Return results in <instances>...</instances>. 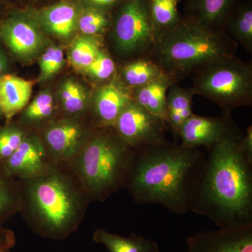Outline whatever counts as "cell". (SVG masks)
Masks as SVG:
<instances>
[{
    "mask_svg": "<svg viewBox=\"0 0 252 252\" xmlns=\"http://www.w3.org/2000/svg\"><path fill=\"white\" fill-rule=\"evenodd\" d=\"M205 153L167 140L135 149L124 187L136 203L158 204L184 215L190 211Z\"/></svg>",
    "mask_w": 252,
    "mask_h": 252,
    "instance_id": "obj_2",
    "label": "cell"
},
{
    "mask_svg": "<svg viewBox=\"0 0 252 252\" xmlns=\"http://www.w3.org/2000/svg\"><path fill=\"white\" fill-rule=\"evenodd\" d=\"M84 72L93 80L98 82L107 81L116 73L115 63L108 53L102 49Z\"/></svg>",
    "mask_w": 252,
    "mask_h": 252,
    "instance_id": "obj_31",
    "label": "cell"
},
{
    "mask_svg": "<svg viewBox=\"0 0 252 252\" xmlns=\"http://www.w3.org/2000/svg\"><path fill=\"white\" fill-rule=\"evenodd\" d=\"M194 94L220 106L223 112L252 104V66L236 56L208 63L193 74Z\"/></svg>",
    "mask_w": 252,
    "mask_h": 252,
    "instance_id": "obj_6",
    "label": "cell"
},
{
    "mask_svg": "<svg viewBox=\"0 0 252 252\" xmlns=\"http://www.w3.org/2000/svg\"><path fill=\"white\" fill-rule=\"evenodd\" d=\"M5 0H0V22L2 21L9 13L6 11Z\"/></svg>",
    "mask_w": 252,
    "mask_h": 252,
    "instance_id": "obj_36",
    "label": "cell"
},
{
    "mask_svg": "<svg viewBox=\"0 0 252 252\" xmlns=\"http://www.w3.org/2000/svg\"><path fill=\"white\" fill-rule=\"evenodd\" d=\"M32 92L31 81L9 73L0 77V108L6 124L28 105Z\"/></svg>",
    "mask_w": 252,
    "mask_h": 252,
    "instance_id": "obj_17",
    "label": "cell"
},
{
    "mask_svg": "<svg viewBox=\"0 0 252 252\" xmlns=\"http://www.w3.org/2000/svg\"><path fill=\"white\" fill-rule=\"evenodd\" d=\"M59 163L51 157L40 137L27 135L17 150L0 167L17 180H28L49 174Z\"/></svg>",
    "mask_w": 252,
    "mask_h": 252,
    "instance_id": "obj_10",
    "label": "cell"
},
{
    "mask_svg": "<svg viewBox=\"0 0 252 252\" xmlns=\"http://www.w3.org/2000/svg\"><path fill=\"white\" fill-rule=\"evenodd\" d=\"M124 0H79V2L83 6L96 8L111 11L112 9H117Z\"/></svg>",
    "mask_w": 252,
    "mask_h": 252,
    "instance_id": "obj_32",
    "label": "cell"
},
{
    "mask_svg": "<svg viewBox=\"0 0 252 252\" xmlns=\"http://www.w3.org/2000/svg\"><path fill=\"white\" fill-rule=\"evenodd\" d=\"M241 148L248 161L252 164V126L247 130L246 135H243L241 142Z\"/></svg>",
    "mask_w": 252,
    "mask_h": 252,
    "instance_id": "obj_34",
    "label": "cell"
},
{
    "mask_svg": "<svg viewBox=\"0 0 252 252\" xmlns=\"http://www.w3.org/2000/svg\"><path fill=\"white\" fill-rule=\"evenodd\" d=\"M151 14L157 32L172 29L180 22L178 0H151Z\"/></svg>",
    "mask_w": 252,
    "mask_h": 252,
    "instance_id": "obj_27",
    "label": "cell"
},
{
    "mask_svg": "<svg viewBox=\"0 0 252 252\" xmlns=\"http://www.w3.org/2000/svg\"><path fill=\"white\" fill-rule=\"evenodd\" d=\"M67 164L59 163L42 177L20 180L19 211L32 229L63 240L77 229L91 201Z\"/></svg>",
    "mask_w": 252,
    "mask_h": 252,
    "instance_id": "obj_3",
    "label": "cell"
},
{
    "mask_svg": "<svg viewBox=\"0 0 252 252\" xmlns=\"http://www.w3.org/2000/svg\"><path fill=\"white\" fill-rule=\"evenodd\" d=\"M99 36H78L69 49V62L77 70L84 72L89 67L102 49Z\"/></svg>",
    "mask_w": 252,
    "mask_h": 252,
    "instance_id": "obj_25",
    "label": "cell"
},
{
    "mask_svg": "<svg viewBox=\"0 0 252 252\" xmlns=\"http://www.w3.org/2000/svg\"><path fill=\"white\" fill-rule=\"evenodd\" d=\"M79 4L74 0H60L34 13L43 31L56 37L67 39L77 29L81 7Z\"/></svg>",
    "mask_w": 252,
    "mask_h": 252,
    "instance_id": "obj_15",
    "label": "cell"
},
{
    "mask_svg": "<svg viewBox=\"0 0 252 252\" xmlns=\"http://www.w3.org/2000/svg\"><path fill=\"white\" fill-rule=\"evenodd\" d=\"M10 67L9 56L6 53V48L0 41V77L8 74Z\"/></svg>",
    "mask_w": 252,
    "mask_h": 252,
    "instance_id": "obj_35",
    "label": "cell"
},
{
    "mask_svg": "<svg viewBox=\"0 0 252 252\" xmlns=\"http://www.w3.org/2000/svg\"><path fill=\"white\" fill-rule=\"evenodd\" d=\"M16 245V236L14 232L0 225V252H12Z\"/></svg>",
    "mask_w": 252,
    "mask_h": 252,
    "instance_id": "obj_33",
    "label": "cell"
},
{
    "mask_svg": "<svg viewBox=\"0 0 252 252\" xmlns=\"http://www.w3.org/2000/svg\"><path fill=\"white\" fill-rule=\"evenodd\" d=\"M93 239L95 243L103 245L109 252H160L157 242L134 233L124 237L98 228Z\"/></svg>",
    "mask_w": 252,
    "mask_h": 252,
    "instance_id": "obj_19",
    "label": "cell"
},
{
    "mask_svg": "<svg viewBox=\"0 0 252 252\" xmlns=\"http://www.w3.org/2000/svg\"><path fill=\"white\" fill-rule=\"evenodd\" d=\"M238 46L225 31L182 17L172 29L157 32L149 57L177 81L208 63L234 56Z\"/></svg>",
    "mask_w": 252,
    "mask_h": 252,
    "instance_id": "obj_4",
    "label": "cell"
},
{
    "mask_svg": "<svg viewBox=\"0 0 252 252\" xmlns=\"http://www.w3.org/2000/svg\"><path fill=\"white\" fill-rule=\"evenodd\" d=\"M241 0H186L185 19L205 27L224 31L229 15Z\"/></svg>",
    "mask_w": 252,
    "mask_h": 252,
    "instance_id": "obj_16",
    "label": "cell"
},
{
    "mask_svg": "<svg viewBox=\"0 0 252 252\" xmlns=\"http://www.w3.org/2000/svg\"><path fill=\"white\" fill-rule=\"evenodd\" d=\"M91 133L67 164L91 200L103 202L124 187L135 149L113 127Z\"/></svg>",
    "mask_w": 252,
    "mask_h": 252,
    "instance_id": "obj_5",
    "label": "cell"
},
{
    "mask_svg": "<svg viewBox=\"0 0 252 252\" xmlns=\"http://www.w3.org/2000/svg\"><path fill=\"white\" fill-rule=\"evenodd\" d=\"M2 119H4V115H3V113L1 112V109L0 108V123H1V120Z\"/></svg>",
    "mask_w": 252,
    "mask_h": 252,
    "instance_id": "obj_37",
    "label": "cell"
},
{
    "mask_svg": "<svg viewBox=\"0 0 252 252\" xmlns=\"http://www.w3.org/2000/svg\"><path fill=\"white\" fill-rule=\"evenodd\" d=\"M19 185L0 167V225L19 210Z\"/></svg>",
    "mask_w": 252,
    "mask_h": 252,
    "instance_id": "obj_26",
    "label": "cell"
},
{
    "mask_svg": "<svg viewBox=\"0 0 252 252\" xmlns=\"http://www.w3.org/2000/svg\"><path fill=\"white\" fill-rule=\"evenodd\" d=\"M59 98L63 111L71 116L85 112L90 100L86 88L72 79L63 83L60 88Z\"/></svg>",
    "mask_w": 252,
    "mask_h": 252,
    "instance_id": "obj_24",
    "label": "cell"
},
{
    "mask_svg": "<svg viewBox=\"0 0 252 252\" xmlns=\"http://www.w3.org/2000/svg\"><path fill=\"white\" fill-rule=\"evenodd\" d=\"M167 126L165 121L132 100L121 113L113 127L123 140L136 149L166 140Z\"/></svg>",
    "mask_w": 252,
    "mask_h": 252,
    "instance_id": "obj_8",
    "label": "cell"
},
{
    "mask_svg": "<svg viewBox=\"0 0 252 252\" xmlns=\"http://www.w3.org/2000/svg\"><path fill=\"white\" fill-rule=\"evenodd\" d=\"M186 245V252H252V225L200 232Z\"/></svg>",
    "mask_w": 252,
    "mask_h": 252,
    "instance_id": "obj_12",
    "label": "cell"
},
{
    "mask_svg": "<svg viewBox=\"0 0 252 252\" xmlns=\"http://www.w3.org/2000/svg\"><path fill=\"white\" fill-rule=\"evenodd\" d=\"M224 31L237 43L252 52V3L241 2L227 18Z\"/></svg>",
    "mask_w": 252,
    "mask_h": 252,
    "instance_id": "obj_21",
    "label": "cell"
},
{
    "mask_svg": "<svg viewBox=\"0 0 252 252\" xmlns=\"http://www.w3.org/2000/svg\"><path fill=\"white\" fill-rule=\"evenodd\" d=\"M110 29L114 49L121 56L133 60L149 57L157 34L151 0H124L112 16Z\"/></svg>",
    "mask_w": 252,
    "mask_h": 252,
    "instance_id": "obj_7",
    "label": "cell"
},
{
    "mask_svg": "<svg viewBox=\"0 0 252 252\" xmlns=\"http://www.w3.org/2000/svg\"><path fill=\"white\" fill-rule=\"evenodd\" d=\"M64 53L59 46H51L45 50L39 60V81H46L60 72L64 64Z\"/></svg>",
    "mask_w": 252,
    "mask_h": 252,
    "instance_id": "obj_30",
    "label": "cell"
},
{
    "mask_svg": "<svg viewBox=\"0 0 252 252\" xmlns=\"http://www.w3.org/2000/svg\"><path fill=\"white\" fill-rule=\"evenodd\" d=\"M90 135L89 130L77 120L64 119L46 126L41 140L56 163L68 164Z\"/></svg>",
    "mask_w": 252,
    "mask_h": 252,
    "instance_id": "obj_11",
    "label": "cell"
},
{
    "mask_svg": "<svg viewBox=\"0 0 252 252\" xmlns=\"http://www.w3.org/2000/svg\"><path fill=\"white\" fill-rule=\"evenodd\" d=\"M230 113L220 117H207L193 114L180 127L177 134L182 145L190 148H205L219 142L234 125Z\"/></svg>",
    "mask_w": 252,
    "mask_h": 252,
    "instance_id": "obj_13",
    "label": "cell"
},
{
    "mask_svg": "<svg viewBox=\"0 0 252 252\" xmlns=\"http://www.w3.org/2000/svg\"><path fill=\"white\" fill-rule=\"evenodd\" d=\"M132 100L130 91L118 81H109L94 91L92 107L100 127H114L118 117Z\"/></svg>",
    "mask_w": 252,
    "mask_h": 252,
    "instance_id": "obj_14",
    "label": "cell"
},
{
    "mask_svg": "<svg viewBox=\"0 0 252 252\" xmlns=\"http://www.w3.org/2000/svg\"><path fill=\"white\" fill-rule=\"evenodd\" d=\"M236 124L207 147L190 211L207 217L219 228L252 225V164L241 148Z\"/></svg>",
    "mask_w": 252,
    "mask_h": 252,
    "instance_id": "obj_1",
    "label": "cell"
},
{
    "mask_svg": "<svg viewBox=\"0 0 252 252\" xmlns=\"http://www.w3.org/2000/svg\"><path fill=\"white\" fill-rule=\"evenodd\" d=\"M112 15L110 11L81 6L77 20V29L83 35H103L111 28Z\"/></svg>",
    "mask_w": 252,
    "mask_h": 252,
    "instance_id": "obj_23",
    "label": "cell"
},
{
    "mask_svg": "<svg viewBox=\"0 0 252 252\" xmlns=\"http://www.w3.org/2000/svg\"><path fill=\"white\" fill-rule=\"evenodd\" d=\"M27 134L13 123L0 126V164L2 163L17 150Z\"/></svg>",
    "mask_w": 252,
    "mask_h": 252,
    "instance_id": "obj_29",
    "label": "cell"
},
{
    "mask_svg": "<svg viewBox=\"0 0 252 252\" xmlns=\"http://www.w3.org/2000/svg\"><path fill=\"white\" fill-rule=\"evenodd\" d=\"M176 84L167 93V123L177 133L184 123L193 114L192 99L195 94L191 88L186 89Z\"/></svg>",
    "mask_w": 252,
    "mask_h": 252,
    "instance_id": "obj_20",
    "label": "cell"
},
{
    "mask_svg": "<svg viewBox=\"0 0 252 252\" xmlns=\"http://www.w3.org/2000/svg\"><path fill=\"white\" fill-rule=\"evenodd\" d=\"M54 96L49 91H43L28 104L23 119L29 124L41 122L49 119L54 114Z\"/></svg>",
    "mask_w": 252,
    "mask_h": 252,
    "instance_id": "obj_28",
    "label": "cell"
},
{
    "mask_svg": "<svg viewBox=\"0 0 252 252\" xmlns=\"http://www.w3.org/2000/svg\"><path fill=\"white\" fill-rule=\"evenodd\" d=\"M175 83V79L165 73L152 82L131 91V97L140 107L167 122V93Z\"/></svg>",
    "mask_w": 252,
    "mask_h": 252,
    "instance_id": "obj_18",
    "label": "cell"
},
{
    "mask_svg": "<svg viewBox=\"0 0 252 252\" xmlns=\"http://www.w3.org/2000/svg\"><path fill=\"white\" fill-rule=\"evenodd\" d=\"M0 41L20 59L37 54L44 44L43 30L35 13L14 11L0 22Z\"/></svg>",
    "mask_w": 252,
    "mask_h": 252,
    "instance_id": "obj_9",
    "label": "cell"
},
{
    "mask_svg": "<svg viewBox=\"0 0 252 252\" xmlns=\"http://www.w3.org/2000/svg\"><path fill=\"white\" fill-rule=\"evenodd\" d=\"M165 74L162 68L150 57L133 60L126 64L121 72L124 87L130 91L152 82Z\"/></svg>",
    "mask_w": 252,
    "mask_h": 252,
    "instance_id": "obj_22",
    "label": "cell"
}]
</instances>
